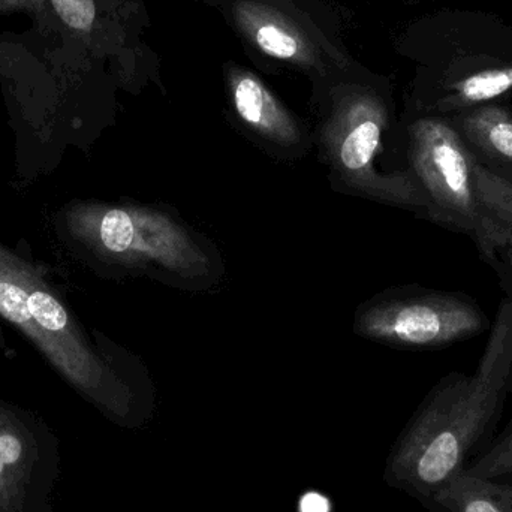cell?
<instances>
[{"label": "cell", "mask_w": 512, "mask_h": 512, "mask_svg": "<svg viewBox=\"0 0 512 512\" xmlns=\"http://www.w3.org/2000/svg\"><path fill=\"white\" fill-rule=\"evenodd\" d=\"M251 33L258 47L268 56L292 60L301 57L303 47L300 39L277 21L256 20L251 23Z\"/></svg>", "instance_id": "9a60e30c"}, {"label": "cell", "mask_w": 512, "mask_h": 512, "mask_svg": "<svg viewBox=\"0 0 512 512\" xmlns=\"http://www.w3.org/2000/svg\"><path fill=\"white\" fill-rule=\"evenodd\" d=\"M475 188L489 221L490 230L498 243V251L504 246L512 248V185L495 174L475 164Z\"/></svg>", "instance_id": "4fadbf2b"}, {"label": "cell", "mask_w": 512, "mask_h": 512, "mask_svg": "<svg viewBox=\"0 0 512 512\" xmlns=\"http://www.w3.org/2000/svg\"><path fill=\"white\" fill-rule=\"evenodd\" d=\"M5 348H6L5 336H3V331L0 330V349H5Z\"/></svg>", "instance_id": "ac0fdd59"}, {"label": "cell", "mask_w": 512, "mask_h": 512, "mask_svg": "<svg viewBox=\"0 0 512 512\" xmlns=\"http://www.w3.org/2000/svg\"><path fill=\"white\" fill-rule=\"evenodd\" d=\"M230 89L234 113L268 156L280 162L306 158L313 146L309 132L255 75L234 72Z\"/></svg>", "instance_id": "9c48e42d"}, {"label": "cell", "mask_w": 512, "mask_h": 512, "mask_svg": "<svg viewBox=\"0 0 512 512\" xmlns=\"http://www.w3.org/2000/svg\"><path fill=\"white\" fill-rule=\"evenodd\" d=\"M481 167L512 185V113L486 104L447 117Z\"/></svg>", "instance_id": "30bf717a"}, {"label": "cell", "mask_w": 512, "mask_h": 512, "mask_svg": "<svg viewBox=\"0 0 512 512\" xmlns=\"http://www.w3.org/2000/svg\"><path fill=\"white\" fill-rule=\"evenodd\" d=\"M490 267L498 274L499 282L505 291V297L512 301V248L499 249L496 259Z\"/></svg>", "instance_id": "e0dca14e"}, {"label": "cell", "mask_w": 512, "mask_h": 512, "mask_svg": "<svg viewBox=\"0 0 512 512\" xmlns=\"http://www.w3.org/2000/svg\"><path fill=\"white\" fill-rule=\"evenodd\" d=\"M390 111L372 90H337L316 134L319 161L339 194L406 210L429 221L430 203L408 168L388 155Z\"/></svg>", "instance_id": "5b68a950"}, {"label": "cell", "mask_w": 512, "mask_h": 512, "mask_svg": "<svg viewBox=\"0 0 512 512\" xmlns=\"http://www.w3.org/2000/svg\"><path fill=\"white\" fill-rule=\"evenodd\" d=\"M512 394V301L502 298L474 373L451 372L429 391L394 442L384 481L421 505L496 438Z\"/></svg>", "instance_id": "7a4b0ae2"}, {"label": "cell", "mask_w": 512, "mask_h": 512, "mask_svg": "<svg viewBox=\"0 0 512 512\" xmlns=\"http://www.w3.org/2000/svg\"><path fill=\"white\" fill-rule=\"evenodd\" d=\"M0 318L20 331L51 369L108 421L140 430L155 417L156 390L146 364L87 331L44 270L0 243Z\"/></svg>", "instance_id": "6da1fadb"}, {"label": "cell", "mask_w": 512, "mask_h": 512, "mask_svg": "<svg viewBox=\"0 0 512 512\" xmlns=\"http://www.w3.org/2000/svg\"><path fill=\"white\" fill-rule=\"evenodd\" d=\"M26 14L39 29H56L47 0H0V15Z\"/></svg>", "instance_id": "2e32d148"}, {"label": "cell", "mask_w": 512, "mask_h": 512, "mask_svg": "<svg viewBox=\"0 0 512 512\" xmlns=\"http://www.w3.org/2000/svg\"><path fill=\"white\" fill-rule=\"evenodd\" d=\"M87 54L59 27L0 35V84L21 182L51 173L66 147L87 149L101 132L83 99Z\"/></svg>", "instance_id": "277c9868"}, {"label": "cell", "mask_w": 512, "mask_h": 512, "mask_svg": "<svg viewBox=\"0 0 512 512\" xmlns=\"http://www.w3.org/2000/svg\"><path fill=\"white\" fill-rule=\"evenodd\" d=\"M465 472L474 477L512 483V418L492 444L469 463Z\"/></svg>", "instance_id": "5bb4252c"}, {"label": "cell", "mask_w": 512, "mask_h": 512, "mask_svg": "<svg viewBox=\"0 0 512 512\" xmlns=\"http://www.w3.org/2000/svg\"><path fill=\"white\" fill-rule=\"evenodd\" d=\"M477 159L447 117L418 116L406 126L400 165L408 168L430 203L429 221L468 236L492 265L498 243L475 188Z\"/></svg>", "instance_id": "8992f818"}, {"label": "cell", "mask_w": 512, "mask_h": 512, "mask_svg": "<svg viewBox=\"0 0 512 512\" xmlns=\"http://www.w3.org/2000/svg\"><path fill=\"white\" fill-rule=\"evenodd\" d=\"M63 248L102 279H146L192 294L221 288L224 255L174 207L137 201L74 200L57 210Z\"/></svg>", "instance_id": "3957f363"}, {"label": "cell", "mask_w": 512, "mask_h": 512, "mask_svg": "<svg viewBox=\"0 0 512 512\" xmlns=\"http://www.w3.org/2000/svg\"><path fill=\"white\" fill-rule=\"evenodd\" d=\"M512 90V66L486 69L468 75L447 86L444 95L438 96L429 108L436 111L433 116L445 117L448 113H463L481 105L493 104Z\"/></svg>", "instance_id": "7c38bea8"}, {"label": "cell", "mask_w": 512, "mask_h": 512, "mask_svg": "<svg viewBox=\"0 0 512 512\" xmlns=\"http://www.w3.org/2000/svg\"><path fill=\"white\" fill-rule=\"evenodd\" d=\"M60 442L38 415L0 397V512H51Z\"/></svg>", "instance_id": "ba28073f"}, {"label": "cell", "mask_w": 512, "mask_h": 512, "mask_svg": "<svg viewBox=\"0 0 512 512\" xmlns=\"http://www.w3.org/2000/svg\"><path fill=\"white\" fill-rule=\"evenodd\" d=\"M423 507L430 512H512V483L463 472L427 499Z\"/></svg>", "instance_id": "8fae6325"}, {"label": "cell", "mask_w": 512, "mask_h": 512, "mask_svg": "<svg viewBox=\"0 0 512 512\" xmlns=\"http://www.w3.org/2000/svg\"><path fill=\"white\" fill-rule=\"evenodd\" d=\"M481 304L466 292L393 286L355 310L352 331L397 349H445L490 330Z\"/></svg>", "instance_id": "52a82bcc"}]
</instances>
